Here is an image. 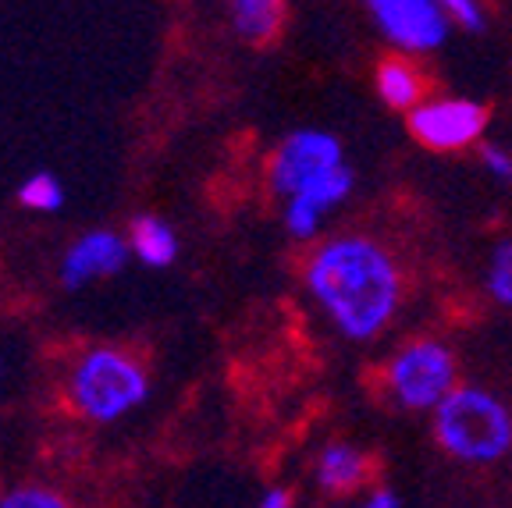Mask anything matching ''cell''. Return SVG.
Masks as SVG:
<instances>
[{"mask_svg": "<svg viewBox=\"0 0 512 508\" xmlns=\"http://www.w3.org/2000/svg\"><path fill=\"white\" fill-rule=\"evenodd\" d=\"M306 292L349 342H374L392 327L406 295L395 253L374 235H335L306 260Z\"/></svg>", "mask_w": 512, "mask_h": 508, "instance_id": "6da1fadb", "label": "cell"}, {"mask_svg": "<svg viewBox=\"0 0 512 508\" xmlns=\"http://www.w3.org/2000/svg\"><path fill=\"white\" fill-rule=\"evenodd\" d=\"M434 437L445 455L466 466H495L512 452V409L488 388L456 384L438 405Z\"/></svg>", "mask_w": 512, "mask_h": 508, "instance_id": "7a4b0ae2", "label": "cell"}, {"mask_svg": "<svg viewBox=\"0 0 512 508\" xmlns=\"http://www.w3.org/2000/svg\"><path fill=\"white\" fill-rule=\"evenodd\" d=\"M459 384L456 352L438 338H413L381 366L384 398L406 413H431Z\"/></svg>", "mask_w": 512, "mask_h": 508, "instance_id": "3957f363", "label": "cell"}, {"mask_svg": "<svg viewBox=\"0 0 512 508\" xmlns=\"http://www.w3.org/2000/svg\"><path fill=\"white\" fill-rule=\"evenodd\" d=\"M150 395V377L132 356L118 349H93L72 374V402L96 423L121 420Z\"/></svg>", "mask_w": 512, "mask_h": 508, "instance_id": "277c9868", "label": "cell"}, {"mask_svg": "<svg viewBox=\"0 0 512 508\" xmlns=\"http://www.w3.org/2000/svg\"><path fill=\"white\" fill-rule=\"evenodd\" d=\"M409 135L434 153H456L484 143L488 107L466 96H424L413 111H406Z\"/></svg>", "mask_w": 512, "mask_h": 508, "instance_id": "5b68a950", "label": "cell"}, {"mask_svg": "<svg viewBox=\"0 0 512 508\" xmlns=\"http://www.w3.org/2000/svg\"><path fill=\"white\" fill-rule=\"evenodd\" d=\"M381 36L402 54H431L448 40L452 18L438 0H363Z\"/></svg>", "mask_w": 512, "mask_h": 508, "instance_id": "8992f818", "label": "cell"}, {"mask_svg": "<svg viewBox=\"0 0 512 508\" xmlns=\"http://www.w3.org/2000/svg\"><path fill=\"white\" fill-rule=\"evenodd\" d=\"M338 164H345L338 135L320 132V128H299L288 139H281L267 175H271V189L278 196H292V192L317 182L320 175H328Z\"/></svg>", "mask_w": 512, "mask_h": 508, "instance_id": "52a82bcc", "label": "cell"}, {"mask_svg": "<svg viewBox=\"0 0 512 508\" xmlns=\"http://www.w3.org/2000/svg\"><path fill=\"white\" fill-rule=\"evenodd\" d=\"M352 167L338 164L331 167L328 175H320L317 182H310L306 189L285 196V228L292 239H313L324 224V217L335 207H342L345 199L352 196Z\"/></svg>", "mask_w": 512, "mask_h": 508, "instance_id": "ba28073f", "label": "cell"}, {"mask_svg": "<svg viewBox=\"0 0 512 508\" xmlns=\"http://www.w3.org/2000/svg\"><path fill=\"white\" fill-rule=\"evenodd\" d=\"M128 260V246L114 235V231H89L75 242L61 263V281L68 288H82L93 278H107L114 270H121Z\"/></svg>", "mask_w": 512, "mask_h": 508, "instance_id": "9c48e42d", "label": "cell"}, {"mask_svg": "<svg viewBox=\"0 0 512 508\" xmlns=\"http://www.w3.org/2000/svg\"><path fill=\"white\" fill-rule=\"evenodd\" d=\"M370 477H374V459L349 441H331L313 462V480L331 498H345L360 487H370Z\"/></svg>", "mask_w": 512, "mask_h": 508, "instance_id": "30bf717a", "label": "cell"}, {"mask_svg": "<svg viewBox=\"0 0 512 508\" xmlns=\"http://www.w3.org/2000/svg\"><path fill=\"white\" fill-rule=\"evenodd\" d=\"M374 86H377V96H381L392 111H413L427 96V75H424V68L413 61V54H392L377 64Z\"/></svg>", "mask_w": 512, "mask_h": 508, "instance_id": "8fae6325", "label": "cell"}, {"mask_svg": "<svg viewBox=\"0 0 512 508\" xmlns=\"http://www.w3.org/2000/svg\"><path fill=\"white\" fill-rule=\"evenodd\" d=\"M235 32L249 43H267L285 22V0H232Z\"/></svg>", "mask_w": 512, "mask_h": 508, "instance_id": "7c38bea8", "label": "cell"}, {"mask_svg": "<svg viewBox=\"0 0 512 508\" xmlns=\"http://www.w3.org/2000/svg\"><path fill=\"white\" fill-rule=\"evenodd\" d=\"M132 249L146 267H168L178 256V239L171 224H164L160 217H139L132 224Z\"/></svg>", "mask_w": 512, "mask_h": 508, "instance_id": "4fadbf2b", "label": "cell"}, {"mask_svg": "<svg viewBox=\"0 0 512 508\" xmlns=\"http://www.w3.org/2000/svg\"><path fill=\"white\" fill-rule=\"evenodd\" d=\"M18 203H22L25 210L54 214V210H61V203H64V189H61V182H57L54 175H47V171H36V175H32L29 182L18 189Z\"/></svg>", "mask_w": 512, "mask_h": 508, "instance_id": "5bb4252c", "label": "cell"}, {"mask_svg": "<svg viewBox=\"0 0 512 508\" xmlns=\"http://www.w3.org/2000/svg\"><path fill=\"white\" fill-rule=\"evenodd\" d=\"M488 292L498 306L512 310V235L502 239L491 249V263H488Z\"/></svg>", "mask_w": 512, "mask_h": 508, "instance_id": "9a60e30c", "label": "cell"}, {"mask_svg": "<svg viewBox=\"0 0 512 508\" xmlns=\"http://www.w3.org/2000/svg\"><path fill=\"white\" fill-rule=\"evenodd\" d=\"M438 4L452 18V25H459L463 32H484V8H480V0H438Z\"/></svg>", "mask_w": 512, "mask_h": 508, "instance_id": "2e32d148", "label": "cell"}, {"mask_svg": "<svg viewBox=\"0 0 512 508\" xmlns=\"http://www.w3.org/2000/svg\"><path fill=\"white\" fill-rule=\"evenodd\" d=\"M480 164L495 182L509 185L512 182V150L498 143H480Z\"/></svg>", "mask_w": 512, "mask_h": 508, "instance_id": "e0dca14e", "label": "cell"}, {"mask_svg": "<svg viewBox=\"0 0 512 508\" xmlns=\"http://www.w3.org/2000/svg\"><path fill=\"white\" fill-rule=\"evenodd\" d=\"M4 508H61L64 501L54 491H40V487H22V491L8 494L0 501Z\"/></svg>", "mask_w": 512, "mask_h": 508, "instance_id": "ac0fdd59", "label": "cell"}, {"mask_svg": "<svg viewBox=\"0 0 512 508\" xmlns=\"http://www.w3.org/2000/svg\"><path fill=\"white\" fill-rule=\"evenodd\" d=\"M367 505L370 508H399L402 498L395 491H370L367 494Z\"/></svg>", "mask_w": 512, "mask_h": 508, "instance_id": "d6986e66", "label": "cell"}, {"mask_svg": "<svg viewBox=\"0 0 512 508\" xmlns=\"http://www.w3.org/2000/svg\"><path fill=\"white\" fill-rule=\"evenodd\" d=\"M260 505H264V508H288V505H292V494L281 491V487H274V491H267L264 498H260Z\"/></svg>", "mask_w": 512, "mask_h": 508, "instance_id": "ffe728a7", "label": "cell"}]
</instances>
